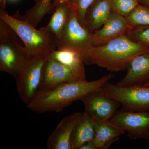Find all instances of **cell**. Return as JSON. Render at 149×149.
Returning <instances> with one entry per match:
<instances>
[{"mask_svg":"<svg viewBox=\"0 0 149 149\" xmlns=\"http://www.w3.org/2000/svg\"><path fill=\"white\" fill-rule=\"evenodd\" d=\"M113 77L109 73L94 81L89 82L85 79L71 81L50 90L40 91L27 104V107L38 113L59 112L89 93L100 90Z\"/></svg>","mask_w":149,"mask_h":149,"instance_id":"6da1fadb","label":"cell"},{"mask_svg":"<svg viewBox=\"0 0 149 149\" xmlns=\"http://www.w3.org/2000/svg\"><path fill=\"white\" fill-rule=\"evenodd\" d=\"M149 52V47L135 42L123 35L102 45L91 46L82 54L86 65H96L118 72L126 70L129 62L136 56Z\"/></svg>","mask_w":149,"mask_h":149,"instance_id":"7a4b0ae2","label":"cell"},{"mask_svg":"<svg viewBox=\"0 0 149 149\" xmlns=\"http://www.w3.org/2000/svg\"><path fill=\"white\" fill-rule=\"evenodd\" d=\"M0 19L12 28L23 42L30 56L50 54L56 50L55 37L49 32L39 30L21 16L17 10L10 15L6 8H0Z\"/></svg>","mask_w":149,"mask_h":149,"instance_id":"3957f363","label":"cell"},{"mask_svg":"<svg viewBox=\"0 0 149 149\" xmlns=\"http://www.w3.org/2000/svg\"><path fill=\"white\" fill-rule=\"evenodd\" d=\"M17 34L0 19V70L16 77L30 56Z\"/></svg>","mask_w":149,"mask_h":149,"instance_id":"277c9868","label":"cell"},{"mask_svg":"<svg viewBox=\"0 0 149 149\" xmlns=\"http://www.w3.org/2000/svg\"><path fill=\"white\" fill-rule=\"evenodd\" d=\"M49 55L29 56L15 77L18 95L26 105L39 92L44 66Z\"/></svg>","mask_w":149,"mask_h":149,"instance_id":"5b68a950","label":"cell"},{"mask_svg":"<svg viewBox=\"0 0 149 149\" xmlns=\"http://www.w3.org/2000/svg\"><path fill=\"white\" fill-rule=\"evenodd\" d=\"M101 90L105 95L120 103L123 111H149V86L123 87L108 83Z\"/></svg>","mask_w":149,"mask_h":149,"instance_id":"8992f818","label":"cell"},{"mask_svg":"<svg viewBox=\"0 0 149 149\" xmlns=\"http://www.w3.org/2000/svg\"><path fill=\"white\" fill-rule=\"evenodd\" d=\"M70 8L69 19L60 36L56 40V48L58 50L83 52L92 46V33L81 24L75 10Z\"/></svg>","mask_w":149,"mask_h":149,"instance_id":"52a82bcc","label":"cell"},{"mask_svg":"<svg viewBox=\"0 0 149 149\" xmlns=\"http://www.w3.org/2000/svg\"><path fill=\"white\" fill-rule=\"evenodd\" d=\"M109 121L131 139H149V112L117 111Z\"/></svg>","mask_w":149,"mask_h":149,"instance_id":"ba28073f","label":"cell"},{"mask_svg":"<svg viewBox=\"0 0 149 149\" xmlns=\"http://www.w3.org/2000/svg\"><path fill=\"white\" fill-rule=\"evenodd\" d=\"M101 89L89 93L80 100L84 104V112L98 122L109 120L121 106L120 103L105 95Z\"/></svg>","mask_w":149,"mask_h":149,"instance_id":"9c48e42d","label":"cell"},{"mask_svg":"<svg viewBox=\"0 0 149 149\" xmlns=\"http://www.w3.org/2000/svg\"><path fill=\"white\" fill-rule=\"evenodd\" d=\"M134 27L128 23L125 17L112 11L104 25L92 33V46L102 45L116 37L126 35Z\"/></svg>","mask_w":149,"mask_h":149,"instance_id":"30bf717a","label":"cell"},{"mask_svg":"<svg viewBox=\"0 0 149 149\" xmlns=\"http://www.w3.org/2000/svg\"><path fill=\"white\" fill-rule=\"evenodd\" d=\"M79 80H80L69 68L49 57L44 66L39 92L50 90L63 83Z\"/></svg>","mask_w":149,"mask_h":149,"instance_id":"8fae6325","label":"cell"},{"mask_svg":"<svg viewBox=\"0 0 149 149\" xmlns=\"http://www.w3.org/2000/svg\"><path fill=\"white\" fill-rule=\"evenodd\" d=\"M126 70L125 77L116 85L123 87L145 85L149 81V52L132 59Z\"/></svg>","mask_w":149,"mask_h":149,"instance_id":"7c38bea8","label":"cell"},{"mask_svg":"<svg viewBox=\"0 0 149 149\" xmlns=\"http://www.w3.org/2000/svg\"><path fill=\"white\" fill-rule=\"evenodd\" d=\"M83 114L76 112L63 118L48 138L49 149H71L70 140L75 125Z\"/></svg>","mask_w":149,"mask_h":149,"instance_id":"4fadbf2b","label":"cell"},{"mask_svg":"<svg viewBox=\"0 0 149 149\" xmlns=\"http://www.w3.org/2000/svg\"><path fill=\"white\" fill-rule=\"evenodd\" d=\"M112 11L111 0H95L87 10L85 27L91 33L100 28Z\"/></svg>","mask_w":149,"mask_h":149,"instance_id":"5bb4252c","label":"cell"},{"mask_svg":"<svg viewBox=\"0 0 149 149\" xmlns=\"http://www.w3.org/2000/svg\"><path fill=\"white\" fill-rule=\"evenodd\" d=\"M49 57L69 68L79 80L86 79L85 63L80 51L73 49L55 50L51 53Z\"/></svg>","mask_w":149,"mask_h":149,"instance_id":"9a60e30c","label":"cell"},{"mask_svg":"<svg viewBox=\"0 0 149 149\" xmlns=\"http://www.w3.org/2000/svg\"><path fill=\"white\" fill-rule=\"evenodd\" d=\"M95 120L84 112L74 127L70 140L71 149H79L83 145L94 140Z\"/></svg>","mask_w":149,"mask_h":149,"instance_id":"2e32d148","label":"cell"},{"mask_svg":"<svg viewBox=\"0 0 149 149\" xmlns=\"http://www.w3.org/2000/svg\"><path fill=\"white\" fill-rule=\"evenodd\" d=\"M125 132L109 120L104 122L95 121L94 143L97 149H106L117 141Z\"/></svg>","mask_w":149,"mask_h":149,"instance_id":"e0dca14e","label":"cell"},{"mask_svg":"<svg viewBox=\"0 0 149 149\" xmlns=\"http://www.w3.org/2000/svg\"><path fill=\"white\" fill-rule=\"evenodd\" d=\"M71 10L68 2L57 6L47 26L40 29L51 33L55 37L56 40L60 36L69 19Z\"/></svg>","mask_w":149,"mask_h":149,"instance_id":"ac0fdd59","label":"cell"},{"mask_svg":"<svg viewBox=\"0 0 149 149\" xmlns=\"http://www.w3.org/2000/svg\"><path fill=\"white\" fill-rule=\"evenodd\" d=\"M52 0H40L27 11L23 17L35 27L47 14L52 13Z\"/></svg>","mask_w":149,"mask_h":149,"instance_id":"d6986e66","label":"cell"},{"mask_svg":"<svg viewBox=\"0 0 149 149\" xmlns=\"http://www.w3.org/2000/svg\"><path fill=\"white\" fill-rule=\"evenodd\" d=\"M125 18L133 26H149V7L139 4Z\"/></svg>","mask_w":149,"mask_h":149,"instance_id":"ffe728a7","label":"cell"},{"mask_svg":"<svg viewBox=\"0 0 149 149\" xmlns=\"http://www.w3.org/2000/svg\"><path fill=\"white\" fill-rule=\"evenodd\" d=\"M113 11L128 17L140 4L139 0H111Z\"/></svg>","mask_w":149,"mask_h":149,"instance_id":"44dd1931","label":"cell"},{"mask_svg":"<svg viewBox=\"0 0 149 149\" xmlns=\"http://www.w3.org/2000/svg\"><path fill=\"white\" fill-rule=\"evenodd\" d=\"M126 35L133 42L149 47V26H135Z\"/></svg>","mask_w":149,"mask_h":149,"instance_id":"7402d4cb","label":"cell"},{"mask_svg":"<svg viewBox=\"0 0 149 149\" xmlns=\"http://www.w3.org/2000/svg\"><path fill=\"white\" fill-rule=\"evenodd\" d=\"M95 0H70L68 2L70 7L77 13L81 24L85 26V17L87 10Z\"/></svg>","mask_w":149,"mask_h":149,"instance_id":"603a6c76","label":"cell"},{"mask_svg":"<svg viewBox=\"0 0 149 149\" xmlns=\"http://www.w3.org/2000/svg\"><path fill=\"white\" fill-rule=\"evenodd\" d=\"M79 149H97L94 141H92L86 143L79 148Z\"/></svg>","mask_w":149,"mask_h":149,"instance_id":"cb8c5ba5","label":"cell"},{"mask_svg":"<svg viewBox=\"0 0 149 149\" xmlns=\"http://www.w3.org/2000/svg\"><path fill=\"white\" fill-rule=\"evenodd\" d=\"M70 0H54V2L52 3V13L54 12L55 8L57 6L63 3H67Z\"/></svg>","mask_w":149,"mask_h":149,"instance_id":"d4e9b609","label":"cell"},{"mask_svg":"<svg viewBox=\"0 0 149 149\" xmlns=\"http://www.w3.org/2000/svg\"><path fill=\"white\" fill-rule=\"evenodd\" d=\"M140 3L142 4L143 5L149 7V0H139Z\"/></svg>","mask_w":149,"mask_h":149,"instance_id":"484cf974","label":"cell"},{"mask_svg":"<svg viewBox=\"0 0 149 149\" xmlns=\"http://www.w3.org/2000/svg\"><path fill=\"white\" fill-rule=\"evenodd\" d=\"M7 0H0V8H6Z\"/></svg>","mask_w":149,"mask_h":149,"instance_id":"4316f807","label":"cell"},{"mask_svg":"<svg viewBox=\"0 0 149 149\" xmlns=\"http://www.w3.org/2000/svg\"><path fill=\"white\" fill-rule=\"evenodd\" d=\"M144 86H149V81H148V83H146V84L144 85Z\"/></svg>","mask_w":149,"mask_h":149,"instance_id":"83f0119b","label":"cell"},{"mask_svg":"<svg viewBox=\"0 0 149 149\" xmlns=\"http://www.w3.org/2000/svg\"><path fill=\"white\" fill-rule=\"evenodd\" d=\"M40 0H35V3H37V2L39 1Z\"/></svg>","mask_w":149,"mask_h":149,"instance_id":"f1b7e54d","label":"cell"},{"mask_svg":"<svg viewBox=\"0 0 149 149\" xmlns=\"http://www.w3.org/2000/svg\"><path fill=\"white\" fill-rule=\"evenodd\" d=\"M10 1H16V0H10Z\"/></svg>","mask_w":149,"mask_h":149,"instance_id":"f546056e","label":"cell"}]
</instances>
